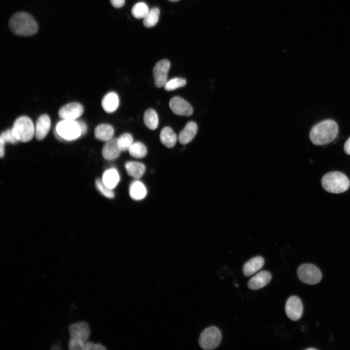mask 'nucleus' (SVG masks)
Masks as SVG:
<instances>
[{
    "label": "nucleus",
    "instance_id": "4be33fe9",
    "mask_svg": "<svg viewBox=\"0 0 350 350\" xmlns=\"http://www.w3.org/2000/svg\"><path fill=\"white\" fill-rule=\"evenodd\" d=\"M114 133L113 127L108 124H100L95 128L94 130L95 138L100 140L105 141L112 139Z\"/></svg>",
    "mask_w": 350,
    "mask_h": 350
},
{
    "label": "nucleus",
    "instance_id": "ddd939ff",
    "mask_svg": "<svg viewBox=\"0 0 350 350\" xmlns=\"http://www.w3.org/2000/svg\"><path fill=\"white\" fill-rule=\"evenodd\" d=\"M271 273L265 270L261 271L252 277L248 282V288L253 290L261 289L271 281Z\"/></svg>",
    "mask_w": 350,
    "mask_h": 350
},
{
    "label": "nucleus",
    "instance_id": "f03ea898",
    "mask_svg": "<svg viewBox=\"0 0 350 350\" xmlns=\"http://www.w3.org/2000/svg\"><path fill=\"white\" fill-rule=\"evenodd\" d=\"M338 133V126L333 120L328 119L315 125L310 133V138L315 145H324L333 141Z\"/></svg>",
    "mask_w": 350,
    "mask_h": 350
},
{
    "label": "nucleus",
    "instance_id": "e433bc0d",
    "mask_svg": "<svg viewBox=\"0 0 350 350\" xmlns=\"http://www.w3.org/2000/svg\"><path fill=\"white\" fill-rule=\"evenodd\" d=\"M169 0L170 1H172V2H176V1H178V0Z\"/></svg>",
    "mask_w": 350,
    "mask_h": 350
},
{
    "label": "nucleus",
    "instance_id": "7ed1b4c3",
    "mask_svg": "<svg viewBox=\"0 0 350 350\" xmlns=\"http://www.w3.org/2000/svg\"><path fill=\"white\" fill-rule=\"evenodd\" d=\"M321 184L323 189L328 192L340 193L349 189L350 181L344 174L332 171L328 173L322 177Z\"/></svg>",
    "mask_w": 350,
    "mask_h": 350
},
{
    "label": "nucleus",
    "instance_id": "f3484780",
    "mask_svg": "<svg viewBox=\"0 0 350 350\" xmlns=\"http://www.w3.org/2000/svg\"><path fill=\"white\" fill-rule=\"evenodd\" d=\"M264 261L262 257L256 256L246 262L243 267L245 276L248 277L260 270L264 265Z\"/></svg>",
    "mask_w": 350,
    "mask_h": 350
},
{
    "label": "nucleus",
    "instance_id": "a878e982",
    "mask_svg": "<svg viewBox=\"0 0 350 350\" xmlns=\"http://www.w3.org/2000/svg\"><path fill=\"white\" fill-rule=\"evenodd\" d=\"M159 10L157 7H154L149 10L147 15L143 18V25L146 27H152L155 26L159 18Z\"/></svg>",
    "mask_w": 350,
    "mask_h": 350
},
{
    "label": "nucleus",
    "instance_id": "f257e3e1",
    "mask_svg": "<svg viewBox=\"0 0 350 350\" xmlns=\"http://www.w3.org/2000/svg\"><path fill=\"white\" fill-rule=\"evenodd\" d=\"M9 26L14 35L21 36L33 35L38 30L37 23L32 16L24 12L13 15L9 20Z\"/></svg>",
    "mask_w": 350,
    "mask_h": 350
},
{
    "label": "nucleus",
    "instance_id": "bb28decb",
    "mask_svg": "<svg viewBox=\"0 0 350 350\" xmlns=\"http://www.w3.org/2000/svg\"><path fill=\"white\" fill-rule=\"evenodd\" d=\"M149 10L147 4L142 2L136 3L132 8L131 13L136 18H144L148 14Z\"/></svg>",
    "mask_w": 350,
    "mask_h": 350
},
{
    "label": "nucleus",
    "instance_id": "9d476101",
    "mask_svg": "<svg viewBox=\"0 0 350 350\" xmlns=\"http://www.w3.org/2000/svg\"><path fill=\"white\" fill-rule=\"evenodd\" d=\"M285 310L287 316L291 320H298L303 313V305L300 298L296 296L290 297L286 302Z\"/></svg>",
    "mask_w": 350,
    "mask_h": 350
},
{
    "label": "nucleus",
    "instance_id": "7c9ffc66",
    "mask_svg": "<svg viewBox=\"0 0 350 350\" xmlns=\"http://www.w3.org/2000/svg\"><path fill=\"white\" fill-rule=\"evenodd\" d=\"M0 140H2L5 143L9 142L14 144L18 141L15 136L12 128L2 132L0 136Z\"/></svg>",
    "mask_w": 350,
    "mask_h": 350
},
{
    "label": "nucleus",
    "instance_id": "20e7f679",
    "mask_svg": "<svg viewBox=\"0 0 350 350\" xmlns=\"http://www.w3.org/2000/svg\"><path fill=\"white\" fill-rule=\"evenodd\" d=\"M70 339L68 347L70 350H83L90 335V329L88 323L80 321L72 323L69 327Z\"/></svg>",
    "mask_w": 350,
    "mask_h": 350
},
{
    "label": "nucleus",
    "instance_id": "72a5a7b5",
    "mask_svg": "<svg viewBox=\"0 0 350 350\" xmlns=\"http://www.w3.org/2000/svg\"><path fill=\"white\" fill-rule=\"evenodd\" d=\"M80 128L82 135L85 134L87 130V126L85 122L81 121H77Z\"/></svg>",
    "mask_w": 350,
    "mask_h": 350
},
{
    "label": "nucleus",
    "instance_id": "f8f14e48",
    "mask_svg": "<svg viewBox=\"0 0 350 350\" xmlns=\"http://www.w3.org/2000/svg\"><path fill=\"white\" fill-rule=\"evenodd\" d=\"M84 111L83 106L77 102L69 103L62 106L58 112L63 120H75L81 116Z\"/></svg>",
    "mask_w": 350,
    "mask_h": 350
},
{
    "label": "nucleus",
    "instance_id": "9b49d317",
    "mask_svg": "<svg viewBox=\"0 0 350 350\" xmlns=\"http://www.w3.org/2000/svg\"><path fill=\"white\" fill-rule=\"evenodd\" d=\"M171 110L176 115L189 116L193 113V108L186 100L180 97L172 98L169 102Z\"/></svg>",
    "mask_w": 350,
    "mask_h": 350
},
{
    "label": "nucleus",
    "instance_id": "a211bd4d",
    "mask_svg": "<svg viewBox=\"0 0 350 350\" xmlns=\"http://www.w3.org/2000/svg\"><path fill=\"white\" fill-rule=\"evenodd\" d=\"M119 105V97L114 92L107 93L102 101V106L104 110L107 113L114 112L118 108Z\"/></svg>",
    "mask_w": 350,
    "mask_h": 350
},
{
    "label": "nucleus",
    "instance_id": "6ab92c4d",
    "mask_svg": "<svg viewBox=\"0 0 350 350\" xmlns=\"http://www.w3.org/2000/svg\"><path fill=\"white\" fill-rule=\"evenodd\" d=\"M125 168L127 174L135 179L141 177L145 171L144 165L137 161H128L126 162Z\"/></svg>",
    "mask_w": 350,
    "mask_h": 350
},
{
    "label": "nucleus",
    "instance_id": "393cba45",
    "mask_svg": "<svg viewBox=\"0 0 350 350\" xmlns=\"http://www.w3.org/2000/svg\"><path fill=\"white\" fill-rule=\"evenodd\" d=\"M128 151L131 157L137 158H144L147 153L145 145L140 141L133 142Z\"/></svg>",
    "mask_w": 350,
    "mask_h": 350
},
{
    "label": "nucleus",
    "instance_id": "b1692460",
    "mask_svg": "<svg viewBox=\"0 0 350 350\" xmlns=\"http://www.w3.org/2000/svg\"><path fill=\"white\" fill-rule=\"evenodd\" d=\"M143 121L147 128L156 129L158 125V118L155 110L151 108L146 110L144 113Z\"/></svg>",
    "mask_w": 350,
    "mask_h": 350
},
{
    "label": "nucleus",
    "instance_id": "c756f323",
    "mask_svg": "<svg viewBox=\"0 0 350 350\" xmlns=\"http://www.w3.org/2000/svg\"><path fill=\"white\" fill-rule=\"evenodd\" d=\"M95 185L97 189L103 195L108 198H113L114 197V193L113 189H110L106 186L103 182L102 179H97L95 181Z\"/></svg>",
    "mask_w": 350,
    "mask_h": 350
},
{
    "label": "nucleus",
    "instance_id": "1a4fd4ad",
    "mask_svg": "<svg viewBox=\"0 0 350 350\" xmlns=\"http://www.w3.org/2000/svg\"><path fill=\"white\" fill-rule=\"evenodd\" d=\"M170 66V62L167 59H162L157 62L155 65L153 73L154 84L157 88L164 87L168 81V73Z\"/></svg>",
    "mask_w": 350,
    "mask_h": 350
},
{
    "label": "nucleus",
    "instance_id": "423d86ee",
    "mask_svg": "<svg viewBox=\"0 0 350 350\" xmlns=\"http://www.w3.org/2000/svg\"><path fill=\"white\" fill-rule=\"evenodd\" d=\"M55 134L58 139L68 141L75 140L82 136L77 121L67 120L57 123Z\"/></svg>",
    "mask_w": 350,
    "mask_h": 350
},
{
    "label": "nucleus",
    "instance_id": "4c0bfd02",
    "mask_svg": "<svg viewBox=\"0 0 350 350\" xmlns=\"http://www.w3.org/2000/svg\"><path fill=\"white\" fill-rule=\"evenodd\" d=\"M307 350H315V349H313V348H310V349H308Z\"/></svg>",
    "mask_w": 350,
    "mask_h": 350
},
{
    "label": "nucleus",
    "instance_id": "2eb2a0df",
    "mask_svg": "<svg viewBox=\"0 0 350 350\" xmlns=\"http://www.w3.org/2000/svg\"><path fill=\"white\" fill-rule=\"evenodd\" d=\"M51 127V120L47 114L39 117L35 125V136L37 140H42L47 136Z\"/></svg>",
    "mask_w": 350,
    "mask_h": 350
},
{
    "label": "nucleus",
    "instance_id": "dca6fc26",
    "mask_svg": "<svg viewBox=\"0 0 350 350\" xmlns=\"http://www.w3.org/2000/svg\"><path fill=\"white\" fill-rule=\"evenodd\" d=\"M198 130L196 123L192 121L188 122L178 135V140L182 144H188L195 136Z\"/></svg>",
    "mask_w": 350,
    "mask_h": 350
},
{
    "label": "nucleus",
    "instance_id": "f704fd0d",
    "mask_svg": "<svg viewBox=\"0 0 350 350\" xmlns=\"http://www.w3.org/2000/svg\"><path fill=\"white\" fill-rule=\"evenodd\" d=\"M344 149L345 153L350 155V137L345 142Z\"/></svg>",
    "mask_w": 350,
    "mask_h": 350
},
{
    "label": "nucleus",
    "instance_id": "cd10ccee",
    "mask_svg": "<svg viewBox=\"0 0 350 350\" xmlns=\"http://www.w3.org/2000/svg\"><path fill=\"white\" fill-rule=\"evenodd\" d=\"M117 142L121 152L128 150L132 144L134 142L132 135L128 133L121 135L117 138Z\"/></svg>",
    "mask_w": 350,
    "mask_h": 350
},
{
    "label": "nucleus",
    "instance_id": "c85d7f7f",
    "mask_svg": "<svg viewBox=\"0 0 350 350\" xmlns=\"http://www.w3.org/2000/svg\"><path fill=\"white\" fill-rule=\"evenodd\" d=\"M186 84V80L185 79L175 77L168 81L164 87L166 90L171 91L182 87Z\"/></svg>",
    "mask_w": 350,
    "mask_h": 350
},
{
    "label": "nucleus",
    "instance_id": "c9c22d12",
    "mask_svg": "<svg viewBox=\"0 0 350 350\" xmlns=\"http://www.w3.org/2000/svg\"><path fill=\"white\" fill-rule=\"evenodd\" d=\"M4 145L5 143L0 140V156L1 158L3 157L4 156Z\"/></svg>",
    "mask_w": 350,
    "mask_h": 350
},
{
    "label": "nucleus",
    "instance_id": "2f4dec72",
    "mask_svg": "<svg viewBox=\"0 0 350 350\" xmlns=\"http://www.w3.org/2000/svg\"><path fill=\"white\" fill-rule=\"evenodd\" d=\"M104 345L100 343L95 344L92 342H87L83 350H106Z\"/></svg>",
    "mask_w": 350,
    "mask_h": 350
},
{
    "label": "nucleus",
    "instance_id": "6e6552de",
    "mask_svg": "<svg viewBox=\"0 0 350 350\" xmlns=\"http://www.w3.org/2000/svg\"><path fill=\"white\" fill-rule=\"evenodd\" d=\"M297 274L299 279L302 282L310 285L317 284L322 278L320 270L310 263L301 265L298 269Z\"/></svg>",
    "mask_w": 350,
    "mask_h": 350
},
{
    "label": "nucleus",
    "instance_id": "aec40b11",
    "mask_svg": "<svg viewBox=\"0 0 350 350\" xmlns=\"http://www.w3.org/2000/svg\"><path fill=\"white\" fill-rule=\"evenodd\" d=\"M130 197L135 200H140L143 199L146 194L147 190L144 185L139 180H135L131 183L129 189Z\"/></svg>",
    "mask_w": 350,
    "mask_h": 350
},
{
    "label": "nucleus",
    "instance_id": "5701e85b",
    "mask_svg": "<svg viewBox=\"0 0 350 350\" xmlns=\"http://www.w3.org/2000/svg\"><path fill=\"white\" fill-rule=\"evenodd\" d=\"M102 179L106 186L113 189L119 183L120 178L117 170L112 168L105 171Z\"/></svg>",
    "mask_w": 350,
    "mask_h": 350
},
{
    "label": "nucleus",
    "instance_id": "0eeeda50",
    "mask_svg": "<svg viewBox=\"0 0 350 350\" xmlns=\"http://www.w3.org/2000/svg\"><path fill=\"white\" fill-rule=\"evenodd\" d=\"M221 339L220 331L216 327L210 326L204 329L200 333L198 342L202 349L210 350L217 347Z\"/></svg>",
    "mask_w": 350,
    "mask_h": 350
},
{
    "label": "nucleus",
    "instance_id": "4468645a",
    "mask_svg": "<svg viewBox=\"0 0 350 350\" xmlns=\"http://www.w3.org/2000/svg\"><path fill=\"white\" fill-rule=\"evenodd\" d=\"M121 152L118 146L117 139L113 137L105 141L102 149V155L105 159L111 160L118 158Z\"/></svg>",
    "mask_w": 350,
    "mask_h": 350
},
{
    "label": "nucleus",
    "instance_id": "412c9836",
    "mask_svg": "<svg viewBox=\"0 0 350 350\" xmlns=\"http://www.w3.org/2000/svg\"><path fill=\"white\" fill-rule=\"evenodd\" d=\"M159 138L161 142L167 148L173 147L177 140V136L173 130L170 127L166 126L161 130Z\"/></svg>",
    "mask_w": 350,
    "mask_h": 350
},
{
    "label": "nucleus",
    "instance_id": "39448f33",
    "mask_svg": "<svg viewBox=\"0 0 350 350\" xmlns=\"http://www.w3.org/2000/svg\"><path fill=\"white\" fill-rule=\"evenodd\" d=\"M12 129L18 141H29L35 135V126L27 116H21L16 119Z\"/></svg>",
    "mask_w": 350,
    "mask_h": 350
},
{
    "label": "nucleus",
    "instance_id": "473e14b6",
    "mask_svg": "<svg viewBox=\"0 0 350 350\" xmlns=\"http://www.w3.org/2000/svg\"><path fill=\"white\" fill-rule=\"evenodd\" d=\"M111 5L115 8H121L122 7L125 2V0H110Z\"/></svg>",
    "mask_w": 350,
    "mask_h": 350
}]
</instances>
